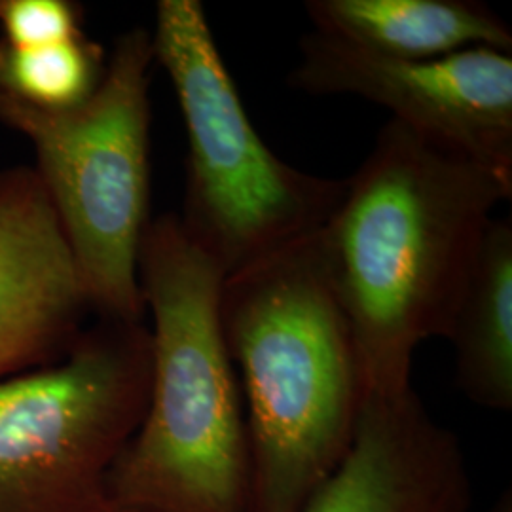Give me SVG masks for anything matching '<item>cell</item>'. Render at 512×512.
Wrapping results in <instances>:
<instances>
[{
  "label": "cell",
  "mask_w": 512,
  "mask_h": 512,
  "mask_svg": "<svg viewBox=\"0 0 512 512\" xmlns=\"http://www.w3.org/2000/svg\"><path fill=\"white\" fill-rule=\"evenodd\" d=\"M512 183L389 120L321 239L366 397L412 387L414 353L446 338L495 205Z\"/></svg>",
  "instance_id": "1"
},
{
  "label": "cell",
  "mask_w": 512,
  "mask_h": 512,
  "mask_svg": "<svg viewBox=\"0 0 512 512\" xmlns=\"http://www.w3.org/2000/svg\"><path fill=\"white\" fill-rule=\"evenodd\" d=\"M219 315L247 401L249 512H300L348 456L366 399L321 230L224 277Z\"/></svg>",
  "instance_id": "2"
},
{
  "label": "cell",
  "mask_w": 512,
  "mask_h": 512,
  "mask_svg": "<svg viewBox=\"0 0 512 512\" xmlns=\"http://www.w3.org/2000/svg\"><path fill=\"white\" fill-rule=\"evenodd\" d=\"M139 266L154 317L150 391L109 475L129 512H249V437L238 374L220 329L224 274L179 219L145 232Z\"/></svg>",
  "instance_id": "3"
},
{
  "label": "cell",
  "mask_w": 512,
  "mask_h": 512,
  "mask_svg": "<svg viewBox=\"0 0 512 512\" xmlns=\"http://www.w3.org/2000/svg\"><path fill=\"white\" fill-rule=\"evenodd\" d=\"M152 52L183 110L188 137L186 238L224 277L325 228L346 179L304 173L258 135L198 0H162Z\"/></svg>",
  "instance_id": "4"
},
{
  "label": "cell",
  "mask_w": 512,
  "mask_h": 512,
  "mask_svg": "<svg viewBox=\"0 0 512 512\" xmlns=\"http://www.w3.org/2000/svg\"><path fill=\"white\" fill-rule=\"evenodd\" d=\"M152 38H122L95 92L73 109L44 110L0 93V112L37 148L50 202L88 300L110 321L139 323V256L148 202L147 69Z\"/></svg>",
  "instance_id": "5"
},
{
  "label": "cell",
  "mask_w": 512,
  "mask_h": 512,
  "mask_svg": "<svg viewBox=\"0 0 512 512\" xmlns=\"http://www.w3.org/2000/svg\"><path fill=\"white\" fill-rule=\"evenodd\" d=\"M150 372V332L112 321L61 365L0 382V512L107 511Z\"/></svg>",
  "instance_id": "6"
},
{
  "label": "cell",
  "mask_w": 512,
  "mask_h": 512,
  "mask_svg": "<svg viewBox=\"0 0 512 512\" xmlns=\"http://www.w3.org/2000/svg\"><path fill=\"white\" fill-rule=\"evenodd\" d=\"M294 90L349 93L385 107L391 120L512 183V57L471 48L406 61L311 33L291 73Z\"/></svg>",
  "instance_id": "7"
},
{
  "label": "cell",
  "mask_w": 512,
  "mask_h": 512,
  "mask_svg": "<svg viewBox=\"0 0 512 512\" xmlns=\"http://www.w3.org/2000/svg\"><path fill=\"white\" fill-rule=\"evenodd\" d=\"M300 512H473L465 454L414 387L368 395L348 456Z\"/></svg>",
  "instance_id": "8"
},
{
  "label": "cell",
  "mask_w": 512,
  "mask_h": 512,
  "mask_svg": "<svg viewBox=\"0 0 512 512\" xmlns=\"http://www.w3.org/2000/svg\"><path fill=\"white\" fill-rule=\"evenodd\" d=\"M88 300L73 249L48 194L0 192V376L71 327Z\"/></svg>",
  "instance_id": "9"
},
{
  "label": "cell",
  "mask_w": 512,
  "mask_h": 512,
  "mask_svg": "<svg viewBox=\"0 0 512 512\" xmlns=\"http://www.w3.org/2000/svg\"><path fill=\"white\" fill-rule=\"evenodd\" d=\"M315 33L391 59L425 61L471 48L511 54L509 25L473 0H310Z\"/></svg>",
  "instance_id": "10"
},
{
  "label": "cell",
  "mask_w": 512,
  "mask_h": 512,
  "mask_svg": "<svg viewBox=\"0 0 512 512\" xmlns=\"http://www.w3.org/2000/svg\"><path fill=\"white\" fill-rule=\"evenodd\" d=\"M446 340L454 346L456 378L467 399L482 408L511 410V219L490 222Z\"/></svg>",
  "instance_id": "11"
},
{
  "label": "cell",
  "mask_w": 512,
  "mask_h": 512,
  "mask_svg": "<svg viewBox=\"0 0 512 512\" xmlns=\"http://www.w3.org/2000/svg\"><path fill=\"white\" fill-rule=\"evenodd\" d=\"M97 54L76 37L38 48L0 44V93L44 110L73 109L99 84Z\"/></svg>",
  "instance_id": "12"
},
{
  "label": "cell",
  "mask_w": 512,
  "mask_h": 512,
  "mask_svg": "<svg viewBox=\"0 0 512 512\" xmlns=\"http://www.w3.org/2000/svg\"><path fill=\"white\" fill-rule=\"evenodd\" d=\"M0 21L12 48H38L80 37L73 8L61 0L0 2Z\"/></svg>",
  "instance_id": "13"
},
{
  "label": "cell",
  "mask_w": 512,
  "mask_h": 512,
  "mask_svg": "<svg viewBox=\"0 0 512 512\" xmlns=\"http://www.w3.org/2000/svg\"><path fill=\"white\" fill-rule=\"evenodd\" d=\"M105 512H129V511H122V509H116V507H112V505H110L109 509H107V511Z\"/></svg>",
  "instance_id": "14"
}]
</instances>
